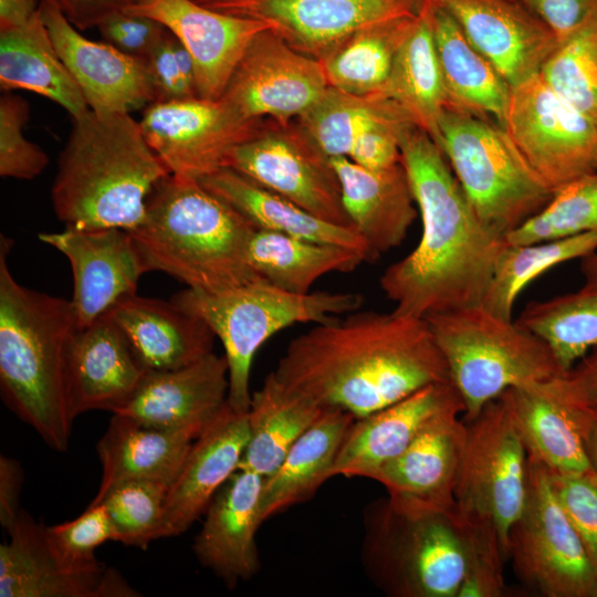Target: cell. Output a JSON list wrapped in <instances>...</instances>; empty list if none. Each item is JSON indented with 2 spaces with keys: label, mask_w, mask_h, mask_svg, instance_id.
Returning a JSON list of instances; mask_svg holds the SVG:
<instances>
[{
  "label": "cell",
  "mask_w": 597,
  "mask_h": 597,
  "mask_svg": "<svg viewBox=\"0 0 597 597\" xmlns=\"http://www.w3.org/2000/svg\"><path fill=\"white\" fill-rule=\"evenodd\" d=\"M273 373L323 408L356 419L427 385L451 381L425 318L359 310L293 338Z\"/></svg>",
  "instance_id": "1"
},
{
  "label": "cell",
  "mask_w": 597,
  "mask_h": 597,
  "mask_svg": "<svg viewBox=\"0 0 597 597\" xmlns=\"http://www.w3.org/2000/svg\"><path fill=\"white\" fill-rule=\"evenodd\" d=\"M400 161L422 232L417 247L379 279L392 312L426 318L481 304L505 237L479 219L439 146L413 124L401 133Z\"/></svg>",
  "instance_id": "2"
},
{
  "label": "cell",
  "mask_w": 597,
  "mask_h": 597,
  "mask_svg": "<svg viewBox=\"0 0 597 597\" xmlns=\"http://www.w3.org/2000/svg\"><path fill=\"white\" fill-rule=\"evenodd\" d=\"M170 172L128 113L87 111L72 117L57 159L51 200L67 228L130 230Z\"/></svg>",
  "instance_id": "3"
},
{
  "label": "cell",
  "mask_w": 597,
  "mask_h": 597,
  "mask_svg": "<svg viewBox=\"0 0 597 597\" xmlns=\"http://www.w3.org/2000/svg\"><path fill=\"white\" fill-rule=\"evenodd\" d=\"M13 242L0 239V388L3 401L59 452L69 448L65 364L77 328L71 300L28 289L11 274Z\"/></svg>",
  "instance_id": "4"
},
{
  "label": "cell",
  "mask_w": 597,
  "mask_h": 597,
  "mask_svg": "<svg viewBox=\"0 0 597 597\" xmlns=\"http://www.w3.org/2000/svg\"><path fill=\"white\" fill-rule=\"evenodd\" d=\"M255 228L198 180L172 175L150 192L130 230L147 272L161 271L189 289L219 292L262 280L248 248Z\"/></svg>",
  "instance_id": "5"
},
{
  "label": "cell",
  "mask_w": 597,
  "mask_h": 597,
  "mask_svg": "<svg viewBox=\"0 0 597 597\" xmlns=\"http://www.w3.org/2000/svg\"><path fill=\"white\" fill-rule=\"evenodd\" d=\"M362 563L373 584L394 597H457L472 536L451 510L405 509L388 498L364 512Z\"/></svg>",
  "instance_id": "6"
},
{
  "label": "cell",
  "mask_w": 597,
  "mask_h": 597,
  "mask_svg": "<svg viewBox=\"0 0 597 597\" xmlns=\"http://www.w3.org/2000/svg\"><path fill=\"white\" fill-rule=\"evenodd\" d=\"M464 406L463 420L509 389L561 376L548 344L516 321L482 304L425 318Z\"/></svg>",
  "instance_id": "7"
},
{
  "label": "cell",
  "mask_w": 597,
  "mask_h": 597,
  "mask_svg": "<svg viewBox=\"0 0 597 597\" xmlns=\"http://www.w3.org/2000/svg\"><path fill=\"white\" fill-rule=\"evenodd\" d=\"M171 301L202 320L220 339L229 366L227 401L234 410L248 412L250 373L258 349L294 324H318L357 311L364 296L326 291L300 294L259 280L219 292L188 287Z\"/></svg>",
  "instance_id": "8"
},
{
  "label": "cell",
  "mask_w": 597,
  "mask_h": 597,
  "mask_svg": "<svg viewBox=\"0 0 597 597\" xmlns=\"http://www.w3.org/2000/svg\"><path fill=\"white\" fill-rule=\"evenodd\" d=\"M439 130L438 146L468 201L498 234L506 237L553 198L504 127L492 118L448 107Z\"/></svg>",
  "instance_id": "9"
},
{
  "label": "cell",
  "mask_w": 597,
  "mask_h": 597,
  "mask_svg": "<svg viewBox=\"0 0 597 597\" xmlns=\"http://www.w3.org/2000/svg\"><path fill=\"white\" fill-rule=\"evenodd\" d=\"M465 423L454 509L467 527L495 544L507 561L509 535L525 505L528 482V454L509 390Z\"/></svg>",
  "instance_id": "10"
},
{
  "label": "cell",
  "mask_w": 597,
  "mask_h": 597,
  "mask_svg": "<svg viewBox=\"0 0 597 597\" xmlns=\"http://www.w3.org/2000/svg\"><path fill=\"white\" fill-rule=\"evenodd\" d=\"M509 558L519 578L542 596L597 597V569L554 493L547 468L531 457Z\"/></svg>",
  "instance_id": "11"
},
{
  "label": "cell",
  "mask_w": 597,
  "mask_h": 597,
  "mask_svg": "<svg viewBox=\"0 0 597 597\" xmlns=\"http://www.w3.org/2000/svg\"><path fill=\"white\" fill-rule=\"evenodd\" d=\"M503 127L527 165L554 193L597 171V123L541 73L511 87Z\"/></svg>",
  "instance_id": "12"
},
{
  "label": "cell",
  "mask_w": 597,
  "mask_h": 597,
  "mask_svg": "<svg viewBox=\"0 0 597 597\" xmlns=\"http://www.w3.org/2000/svg\"><path fill=\"white\" fill-rule=\"evenodd\" d=\"M259 122L243 119L221 100L190 97L151 103L139 124L170 175L200 180L228 167L233 149L261 128Z\"/></svg>",
  "instance_id": "13"
},
{
  "label": "cell",
  "mask_w": 597,
  "mask_h": 597,
  "mask_svg": "<svg viewBox=\"0 0 597 597\" xmlns=\"http://www.w3.org/2000/svg\"><path fill=\"white\" fill-rule=\"evenodd\" d=\"M328 87L320 60L266 30L251 42L219 100L243 119L271 117L286 127Z\"/></svg>",
  "instance_id": "14"
},
{
  "label": "cell",
  "mask_w": 597,
  "mask_h": 597,
  "mask_svg": "<svg viewBox=\"0 0 597 597\" xmlns=\"http://www.w3.org/2000/svg\"><path fill=\"white\" fill-rule=\"evenodd\" d=\"M228 167L322 220L353 228L328 158L298 128L261 127L233 149Z\"/></svg>",
  "instance_id": "15"
},
{
  "label": "cell",
  "mask_w": 597,
  "mask_h": 597,
  "mask_svg": "<svg viewBox=\"0 0 597 597\" xmlns=\"http://www.w3.org/2000/svg\"><path fill=\"white\" fill-rule=\"evenodd\" d=\"M422 0H231L220 11L271 25L295 50L321 60L355 32L415 17Z\"/></svg>",
  "instance_id": "16"
},
{
  "label": "cell",
  "mask_w": 597,
  "mask_h": 597,
  "mask_svg": "<svg viewBox=\"0 0 597 597\" xmlns=\"http://www.w3.org/2000/svg\"><path fill=\"white\" fill-rule=\"evenodd\" d=\"M124 11L160 22L190 53L197 96L219 100L251 42L271 25L226 14L192 0H139Z\"/></svg>",
  "instance_id": "17"
},
{
  "label": "cell",
  "mask_w": 597,
  "mask_h": 597,
  "mask_svg": "<svg viewBox=\"0 0 597 597\" xmlns=\"http://www.w3.org/2000/svg\"><path fill=\"white\" fill-rule=\"evenodd\" d=\"M38 237L70 261L73 273L71 302L77 328L90 325L118 301L135 294L140 276L147 272L125 229L65 227L61 232Z\"/></svg>",
  "instance_id": "18"
},
{
  "label": "cell",
  "mask_w": 597,
  "mask_h": 597,
  "mask_svg": "<svg viewBox=\"0 0 597 597\" xmlns=\"http://www.w3.org/2000/svg\"><path fill=\"white\" fill-rule=\"evenodd\" d=\"M40 10L54 46L90 109L129 114L156 102L146 59L83 36L45 0H41Z\"/></svg>",
  "instance_id": "19"
},
{
  "label": "cell",
  "mask_w": 597,
  "mask_h": 597,
  "mask_svg": "<svg viewBox=\"0 0 597 597\" xmlns=\"http://www.w3.org/2000/svg\"><path fill=\"white\" fill-rule=\"evenodd\" d=\"M9 541L0 545L1 597H136L139 594L114 568L76 572L52 553L45 525L20 510Z\"/></svg>",
  "instance_id": "20"
},
{
  "label": "cell",
  "mask_w": 597,
  "mask_h": 597,
  "mask_svg": "<svg viewBox=\"0 0 597 597\" xmlns=\"http://www.w3.org/2000/svg\"><path fill=\"white\" fill-rule=\"evenodd\" d=\"M448 12L510 87L541 72L558 48L548 28L516 0H430Z\"/></svg>",
  "instance_id": "21"
},
{
  "label": "cell",
  "mask_w": 597,
  "mask_h": 597,
  "mask_svg": "<svg viewBox=\"0 0 597 597\" xmlns=\"http://www.w3.org/2000/svg\"><path fill=\"white\" fill-rule=\"evenodd\" d=\"M147 371L108 314L76 328L65 364L72 419L91 410L114 413L129 401Z\"/></svg>",
  "instance_id": "22"
},
{
  "label": "cell",
  "mask_w": 597,
  "mask_h": 597,
  "mask_svg": "<svg viewBox=\"0 0 597 597\" xmlns=\"http://www.w3.org/2000/svg\"><path fill=\"white\" fill-rule=\"evenodd\" d=\"M451 381L427 385L402 399L355 419L336 458L333 478H366L400 454L432 421L463 413Z\"/></svg>",
  "instance_id": "23"
},
{
  "label": "cell",
  "mask_w": 597,
  "mask_h": 597,
  "mask_svg": "<svg viewBox=\"0 0 597 597\" xmlns=\"http://www.w3.org/2000/svg\"><path fill=\"white\" fill-rule=\"evenodd\" d=\"M460 412L432 421L396 458L371 475L388 493L389 501L405 509L451 510L464 451L467 423Z\"/></svg>",
  "instance_id": "24"
},
{
  "label": "cell",
  "mask_w": 597,
  "mask_h": 597,
  "mask_svg": "<svg viewBox=\"0 0 597 597\" xmlns=\"http://www.w3.org/2000/svg\"><path fill=\"white\" fill-rule=\"evenodd\" d=\"M264 476L238 469L211 499L193 553L224 585L234 588L260 569L255 542Z\"/></svg>",
  "instance_id": "25"
},
{
  "label": "cell",
  "mask_w": 597,
  "mask_h": 597,
  "mask_svg": "<svg viewBox=\"0 0 597 597\" xmlns=\"http://www.w3.org/2000/svg\"><path fill=\"white\" fill-rule=\"evenodd\" d=\"M249 439L248 412L228 401L193 440L164 504L163 536L185 533L205 514L211 499L238 470Z\"/></svg>",
  "instance_id": "26"
},
{
  "label": "cell",
  "mask_w": 597,
  "mask_h": 597,
  "mask_svg": "<svg viewBox=\"0 0 597 597\" xmlns=\"http://www.w3.org/2000/svg\"><path fill=\"white\" fill-rule=\"evenodd\" d=\"M229 366L213 352L171 370H148L129 401L114 413L159 429H203L222 409Z\"/></svg>",
  "instance_id": "27"
},
{
  "label": "cell",
  "mask_w": 597,
  "mask_h": 597,
  "mask_svg": "<svg viewBox=\"0 0 597 597\" xmlns=\"http://www.w3.org/2000/svg\"><path fill=\"white\" fill-rule=\"evenodd\" d=\"M342 190L344 209L374 260L399 247L417 217L408 175L401 164L381 170L348 157L328 158Z\"/></svg>",
  "instance_id": "28"
},
{
  "label": "cell",
  "mask_w": 597,
  "mask_h": 597,
  "mask_svg": "<svg viewBox=\"0 0 597 597\" xmlns=\"http://www.w3.org/2000/svg\"><path fill=\"white\" fill-rule=\"evenodd\" d=\"M106 314L122 329L148 370H171L212 353L214 334L172 301L137 295L118 301Z\"/></svg>",
  "instance_id": "29"
},
{
  "label": "cell",
  "mask_w": 597,
  "mask_h": 597,
  "mask_svg": "<svg viewBox=\"0 0 597 597\" xmlns=\"http://www.w3.org/2000/svg\"><path fill=\"white\" fill-rule=\"evenodd\" d=\"M203 429H159L113 413L96 446L102 479L90 505L98 504L112 488L130 480H151L170 485L193 440Z\"/></svg>",
  "instance_id": "30"
},
{
  "label": "cell",
  "mask_w": 597,
  "mask_h": 597,
  "mask_svg": "<svg viewBox=\"0 0 597 597\" xmlns=\"http://www.w3.org/2000/svg\"><path fill=\"white\" fill-rule=\"evenodd\" d=\"M513 413L528 457L549 471H594L577 425L575 406L559 376L509 389Z\"/></svg>",
  "instance_id": "31"
},
{
  "label": "cell",
  "mask_w": 597,
  "mask_h": 597,
  "mask_svg": "<svg viewBox=\"0 0 597 597\" xmlns=\"http://www.w3.org/2000/svg\"><path fill=\"white\" fill-rule=\"evenodd\" d=\"M198 181L229 203L255 229L347 247L362 252L368 263L375 261L354 228L322 220L230 167L221 168Z\"/></svg>",
  "instance_id": "32"
},
{
  "label": "cell",
  "mask_w": 597,
  "mask_h": 597,
  "mask_svg": "<svg viewBox=\"0 0 597 597\" xmlns=\"http://www.w3.org/2000/svg\"><path fill=\"white\" fill-rule=\"evenodd\" d=\"M355 419L341 409L325 408L295 441L279 468L264 478L260 500L262 523L308 501L333 478L339 448Z\"/></svg>",
  "instance_id": "33"
},
{
  "label": "cell",
  "mask_w": 597,
  "mask_h": 597,
  "mask_svg": "<svg viewBox=\"0 0 597 597\" xmlns=\"http://www.w3.org/2000/svg\"><path fill=\"white\" fill-rule=\"evenodd\" d=\"M378 94L397 105L415 126L439 144V125L449 98L436 52L428 0H422L396 53L387 83Z\"/></svg>",
  "instance_id": "34"
},
{
  "label": "cell",
  "mask_w": 597,
  "mask_h": 597,
  "mask_svg": "<svg viewBox=\"0 0 597 597\" xmlns=\"http://www.w3.org/2000/svg\"><path fill=\"white\" fill-rule=\"evenodd\" d=\"M429 1L430 22L449 107L504 125L511 87L468 40L454 19Z\"/></svg>",
  "instance_id": "35"
},
{
  "label": "cell",
  "mask_w": 597,
  "mask_h": 597,
  "mask_svg": "<svg viewBox=\"0 0 597 597\" xmlns=\"http://www.w3.org/2000/svg\"><path fill=\"white\" fill-rule=\"evenodd\" d=\"M0 87L3 92L31 91L56 103L71 117L90 111L53 44L40 9L25 24L0 31Z\"/></svg>",
  "instance_id": "36"
},
{
  "label": "cell",
  "mask_w": 597,
  "mask_h": 597,
  "mask_svg": "<svg viewBox=\"0 0 597 597\" xmlns=\"http://www.w3.org/2000/svg\"><path fill=\"white\" fill-rule=\"evenodd\" d=\"M325 408L283 384L272 371L251 394L249 439L238 469L262 476L273 473L295 441Z\"/></svg>",
  "instance_id": "37"
},
{
  "label": "cell",
  "mask_w": 597,
  "mask_h": 597,
  "mask_svg": "<svg viewBox=\"0 0 597 597\" xmlns=\"http://www.w3.org/2000/svg\"><path fill=\"white\" fill-rule=\"evenodd\" d=\"M248 256L263 281L300 294L312 292L314 283L326 274L350 273L368 262L362 252L347 247L260 229L250 239Z\"/></svg>",
  "instance_id": "38"
},
{
  "label": "cell",
  "mask_w": 597,
  "mask_h": 597,
  "mask_svg": "<svg viewBox=\"0 0 597 597\" xmlns=\"http://www.w3.org/2000/svg\"><path fill=\"white\" fill-rule=\"evenodd\" d=\"M579 260L576 291L531 302L515 320L548 344L564 371L597 346V250Z\"/></svg>",
  "instance_id": "39"
},
{
  "label": "cell",
  "mask_w": 597,
  "mask_h": 597,
  "mask_svg": "<svg viewBox=\"0 0 597 597\" xmlns=\"http://www.w3.org/2000/svg\"><path fill=\"white\" fill-rule=\"evenodd\" d=\"M415 17L362 29L335 46L320 60L329 86L358 96L379 93Z\"/></svg>",
  "instance_id": "40"
},
{
  "label": "cell",
  "mask_w": 597,
  "mask_h": 597,
  "mask_svg": "<svg viewBox=\"0 0 597 597\" xmlns=\"http://www.w3.org/2000/svg\"><path fill=\"white\" fill-rule=\"evenodd\" d=\"M597 250V232H585L554 240L506 243L493 271L481 304L506 320L520 293L549 269Z\"/></svg>",
  "instance_id": "41"
},
{
  "label": "cell",
  "mask_w": 597,
  "mask_h": 597,
  "mask_svg": "<svg viewBox=\"0 0 597 597\" xmlns=\"http://www.w3.org/2000/svg\"><path fill=\"white\" fill-rule=\"evenodd\" d=\"M395 107L378 93L358 96L329 86L298 117L297 128L326 158L348 157L360 132Z\"/></svg>",
  "instance_id": "42"
},
{
  "label": "cell",
  "mask_w": 597,
  "mask_h": 597,
  "mask_svg": "<svg viewBox=\"0 0 597 597\" xmlns=\"http://www.w3.org/2000/svg\"><path fill=\"white\" fill-rule=\"evenodd\" d=\"M597 232V171L557 190L536 214L506 234L512 244L554 240Z\"/></svg>",
  "instance_id": "43"
},
{
  "label": "cell",
  "mask_w": 597,
  "mask_h": 597,
  "mask_svg": "<svg viewBox=\"0 0 597 597\" xmlns=\"http://www.w3.org/2000/svg\"><path fill=\"white\" fill-rule=\"evenodd\" d=\"M541 75L597 123V14L558 45Z\"/></svg>",
  "instance_id": "44"
},
{
  "label": "cell",
  "mask_w": 597,
  "mask_h": 597,
  "mask_svg": "<svg viewBox=\"0 0 597 597\" xmlns=\"http://www.w3.org/2000/svg\"><path fill=\"white\" fill-rule=\"evenodd\" d=\"M169 485L151 480H130L112 488L103 504L115 530V541L146 549L163 536L165 498ZM97 505V504H96Z\"/></svg>",
  "instance_id": "45"
},
{
  "label": "cell",
  "mask_w": 597,
  "mask_h": 597,
  "mask_svg": "<svg viewBox=\"0 0 597 597\" xmlns=\"http://www.w3.org/2000/svg\"><path fill=\"white\" fill-rule=\"evenodd\" d=\"M45 537L62 565L71 570L87 572L104 566L97 561L95 549L106 541H115V530L101 503L90 505L73 521L45 526Z\"/></svg>",
  "instance_id": "46"
},
{
  "label": "cell",
  "mask_w": 597,
  "mask_h": 597,
  "mask_svg": "<svg viewBox=\"0 0 597 597\" xmlns=\"http://www.w3.org/2000/svg\"><path fill=\"white\" fill-rule=\"evenodd\" d=\"M29 105L18 95L4 93L0 98V176L30 180L40 176L49 164L46 153L23 134Z\"/></svg>",
  "instance_id": "47"
},
{
  "label": "cell",
  "mask_w": 597,
  "mask_h": 597,
  "mask_svg": "<svg viewBox=\"0 0 597 597\" xmlns=\"http://www.w3.org/2000/svg\"><path fill=\"white\" fill-rule=\"evenodd\" d=\"M548 472L554 493L597 569V473Z\"/></svg>",
  "instance_id": "48"
},
{
  "label": "cell",
  "mask_w": 597,
  "mask_h": 597,
  "mask_svg": "<svg viewBox=\"0 0 597 597\" xmlns=\"http://www.w3.org/2000/svg\"><path fill=\"white\" fill-rule=\"evenodd\" d=\"M412 124L399 107L367 125L353 143L348 158L371 170L390 168L400 163V136Z\"/></svg>",
  "instance_id": "49"
},
{
  "label": "cell",
  "mask_w": 597,
  "mask_h": 597,
  "mask_svg": "<svg viewBox=\"0 0 597 597\" xmlns=\"http://www.w3.org/2000/svg\"><path fill=\"white\" fill-rule=\"evenodd\" d=\"M105 42L124 53L146 59L163 41L168 30L158 21L118 10L98 25Z\"/></svg>",
  "instance_id": "50"
},
{
  "label": "cell",
  "mask_w": 597,
  "mask_h": 597,
  "mask_svg": "<svg viewBox=\"0 0 597 597\" xmlns=\"http://www.w3.org/2000/svg\"><path fill=\"white\" fill-rule=\"evenodd\" d=\"M540 19L558 45L569 39L595 14L597 0H516Z\"/></svg>",
  "instance_id": "51"
},
{
  "label": "cell",
  "mask_w": 597,
  "mask_h": 597,
  "mask_svg": "<svg viewBox=\"0 0 597 597\" xmlns=\"http://www.w3.org/2000/svg\"><path fill=\"white\" fill-rule=\"evenodd\" d=\"M174 35L168 31L146 57L156 93V102L197 97L184 81L174 52Z\"/></svg>",
  "instance_id": "52"
},
{
  "label": "cell",
  "mask_w": 597,
  "mask_h": 597,
  "mask_svg": "<svg viewBox=\"0 0 597 597\" xmlns=\"http://www.w3.org/2000/svg\"><path fill=\"white\" fill-rule=\"evenodd\" d=\"M559 381L572 399L597 408V346L562 374Z\"/></svg>",
  "instance_id": "53"
},
{
  "label": "cell",
  "mask_w": 597,
  "mask_h": 597,
  "mask_svg": "<svg viewBox=\"0 0 597 597\" xmlns=\"http://www.w3.org/2000/svg\"><path fill=\"white\" fill-rule=\"evenodd\" d=\"M57 9L76 29L97 25L109 14L122 10L124 0H45Z\"/></svg>",
  "instance_id": "54"
},
{
  "label": "cell",
  "mask_w": 597,
  "mask_h": 597,
  "mask_svg": "<svg viewBox=\"0 0 597 597\" xmlns=\"http://www.w3.org/2000/svg\"><path fill=\"white\" fill-rule=\"evenodd\" d=\"M22 469L8 457H0V523L6 533L13 526L19 513Z\"/></svg>",
  "instance_id": "55"
},
{
  "label": "cell",
  "mask_w": 597,
  "mask_h": 597,
  "mask_svg": "<svg viewBox=\"0 0 597 597\" xmlns=\"http://www.w3.org/2000/svg\"><path fill=\"white\" fill-rule=\"evenodd\" d=\"M572 400L575 406L577 425L586 454L594 471L597 473V408L586 406L574 399Z\"/></svg>",
  "instance_id": "56"
},
{
  "label": "cell",
  "mask_w": 597,
  "mask_h": 597,
  "mask_svg": "<svg viewBox=\"0 0 597 597\" xmlns=\"http://www.w3.org/2000/svg\"><path fill=\"white\" fill-rule=\"evenodd\" d=\"M38 0H0V31L21 27L39 11Z\"/></svg>",
  "instance_id": "57"
},
{
  "label": "cell",
  "mask_w": 597,
  "mask_h": 597,
  "mask_svg": "<svg viewBox=\"0 0 597 597\" xmlns=\"http://www.w3.org/2000/svg\"><path fill=\"white\" fill-rule=\"evenodd\" d=\"M206 8L218 11L229 0H192Z\"/></svg>",
  "instance_id": "58"
},
{
  "label": "cell",
  "mask_w": 597,
  "mask_h": 597,
  "mask_svg": "<svg viewBox=\"0 0 597 597\" xmlns=\"http://www.w3.org/2000/svg\"><path fill=\"white\" fill-rule=\"evenodd\" d=\"M126 4H132V3H136L138 2L139 0H124Z\"/></svg>",
  "instance_id": "59"
}]
</instances>
